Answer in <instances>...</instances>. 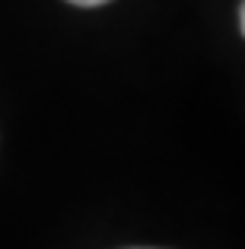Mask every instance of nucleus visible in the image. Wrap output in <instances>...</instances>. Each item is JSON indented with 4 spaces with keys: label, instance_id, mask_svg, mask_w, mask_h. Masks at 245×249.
<instances>
[{
    "label": "nucleus",
    "instance_id": "1",
    "mask_svg": "<svg viewBox=\"0 0 245 249\" xmlns=\"http://www.w3.org/2000/svg\"><path fill=\"white\" fill-rule=\"evenodd\" d=\"M67 3H77V7H102L108 0H67Z\"/></svg>",
    "mask_w": 245,
    "mask_h": 249
},
{
    "label": "nucleus",
    "instance_id": "2",
    "mask_svg": "<svg viewBox=\"0 0 245 249\" xmlns=\"http://www.w3.org/2000/svg\"><path fill=\"white\" fill-rule=\"evenodd\" d=\"M239 22H242V36H245V0H242V10H239Z\"/></svg>",
    "mask_w": 245,
    "mask_h": 249
}]
</instances>
